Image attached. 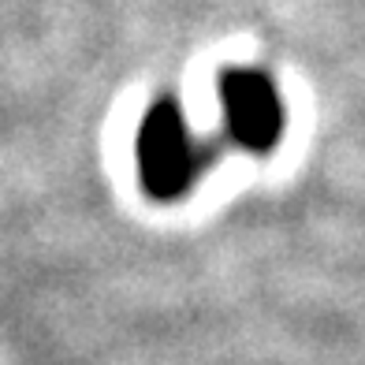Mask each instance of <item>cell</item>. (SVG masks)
<instances>
[{
  "instance_id": "2",
  "label": "cell",
  "mask_w": 365,
  "mask_h": 365,
  "mask_svg": "<svg viewBox=\"0 0 365 365\" xmlns=\"http://www.w3.org/2000/svg\"><path fill=\"white\" fill-rule=\"evenodd\" d=\"M220 130L231 149L250 157H269L284 142L287 105L284 90L269 68L257 63H227L217 71Z\"/></svg>"
},
{
  "instance_id": "1",
  "label": "cell",
  "mask_w": 365,
  "mask_h": 365,
  "mask_svg": "<svg viewBox=\"0 0 365 365\" xmlns=\"http://www.w3.org/2000/svg\"><path fill=\"white\" fill-rule=\"evenodd\" d=\"M231 153V142L224 130L197 135L182 115L175 93H157L145 108L138 135H135V160H138V182L149 202L175 205L202 182V175Z\"/></svg>"
}]
</instances>
